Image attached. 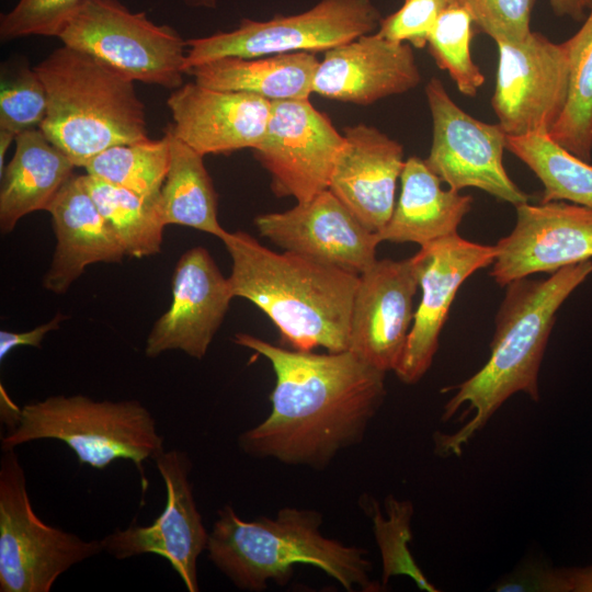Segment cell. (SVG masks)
Segmentation results:
<instances>
[{"label": "cell", "instance_id": "obj_1", "mask_svg": "<svg viewBox=\"0 0 592 592\" xmlns=\"http://www.w3.org/2000/svg\"><path fill=\"white\" fill-rule=\"evenodd\" d=\"M234 342L265 357L275 374L272 410L238 439L247 455L326 468L360 443L386 397V373L350 350H288L248 333Z\"/></svg>", "mask_w": 592, "mask_h": 592}, {"label": "cell", "instance_id": "obj_2", "mask_svg": "<svg viewBox=\"0 0 592 592\" xmlns=\"http://www.w3.org/2000/svg\"><path fill=\"white\" fill-rule=\"evenodd\" d=\"M590 273L592 261L588 260L565 266L546 280L523 277L506 285L489 360L462 384L444 389L455 394L444 406L442 422L464 406L458 422L471 418L454 433H434L439 456L462 455L463 447L512 395L525 392L532 400H539L538 372L556 312Z\"/></svg>", "mask_w": 592, "mask_h": 592}, {"label": "cell", "instance_id": "obj_3", "mask_svg": "<svg viewBox=\"0 0 592 592\" xmlns=\"http://www.w3.org/2000/svg\"><path fill=\"white\" fill-rule=\"evenodd\" d=\"M220 240L231 259L234 296L262 310L283 342L298 351L349 349L360 275L294 252H275L246 231H227Z\"/></svg>", "mask_w": 592, "mask_h": 592}, {"label": "cell", "instance_id": "obj_4", "mask_svg": "<svg viewBox=\"0 0 592 592\" xmlns=\"http://www.w3.org/2000/svg\"><path fill=\"white\" fill-rule=\"evenodd\" d=\"M217 515L208 535V558L240 590L260 592L270 581L284 585L298 563L321 569L348 591L380 590L371 579L367 553L326 537L318 511L283 508L274 517L246 521L225 505Z\"/></svg>", "mask_w": 592, "mask_h": 592}, {"label": "cell", "instance_id": "obj_5", "mask_svg": "<svg viewBox=\"0 0 592 592\" xmlns=\"http://www.w3.org/2000/svg\"><path fill=\"white\" fill-rule=\"evenodd\" d=\"M34 69L48 101L39 129L76 167L110 147L149 139L135 81L115 68L64 45Z\"/></svg>", "mask_w": 592, "mask_h": 592}, {"label": "cell", "instance_id": "obj_6", "mask_svg": "<svg viewBox=\"0 0 592 592\" xmlns=\"http://www.w3.org/2000/svg\"><path fill=\"white\" fill-rule=\"evenodd\" d=\"M0 389L5 426L2 452L36 440H58L73 451L80 464L96 469L116 459L132 460L146 490L144 462L155 460L164 449L156 420L141 402L56 395L19 408L2 386Z\"/></svg>", "mask_w": 592, "mask_h": 592}, {"label": "cell", "instance_id": "obj_7", "mask_svg": "<svg viewBox=\"0 0 592 592\" xmlns=\"http://www.w3.org/2000/svg\"><path fill=\"white\" fill-rule=\"evenodd\" d=\"M57 37L133 81L172 90L183 84L186 41L118 0H84Z\"/></svg>", "mask_w": 592, "mask_h": 592}, {"label": "cell", "instance_id": "obj_8", "mask_svg": "<svg viewBox=\"0 0 592 592\" xmlns=\"http://www.w3.org/2000/svg\"><path fill=\"white\" fill-rule=\"evenodd\" d=\"M103 551L34 512L14 449L0 459V592H49L59 576Z\"/></svg>", "mask_w": 592, "mask_h": 592}, {"label": "cell", "instance_id": "obj_9", "mask_svg": "<svg viewBox=\"0 0 592 592\" xmlns=\"http://www.w3.org/2000/svg\"><path fill=\"white\" fill-rule=\"evenodd\" d=\"M380 21L371 0H321L299 14L275 15L267 21L242 19L232 31L186 41L185 75L200 64L221 57L327 52L373 33Z\"/></svg>", "mask_w": 592, "mask_h": 592}, {"label": "cell", "instance_id": "obj_10", "mask_svg": "<svg viewBox=\"0 0 592 592\" xmlns=\"http://www.w3.org/2000/svg\"><path fill=\"white\" fill-rule=\"evenodd\" d=\"M425 95L433 122L430 170L449 189L476 187L515 207L528 195L503 167L506 134L499 124L481 122L459 107L439 78H431Z\"/></svg>", "mask_w": 592, "mask_h": 592}, {"label": "cell", "instance_id": "obj_11", "mask_svg": "<svg viewBox=\"0 0 592 592\" xmlns=\"http://www.w3.org/2000/svg\"><path fill=\"white\" fill-rule=\"evenodd\" d=\"M499 59L491 106L508 136L549 134L569 94L563 43L538 32L519 42H497Z\"/></svg>", "mask_w": 592, "mask_h": 592}, {"label": "cell", "instance_id": "obj_12", "mask_svg": "<svg viewBox=\"0 0 592 592\" xmlns=\"http://www.w3.org/2000/svg\"><path fill=\"white\" fill-rule=\"evenodd\" d=\"M343 143L309 100H282L271 102L266 132L253 152L271 174L276 196L306 202L329 189Z\"/></svg>", "mask_w": 592, "mask_h": 592}, {"label": "cell", "instance_id": "obj_13", "mask_svg": "<svg viewBox=\"0 0 592 592\" xmlns=\"http://www.w3.org/2000/svg\"><path fill=\"white\" fill-rule=\"evenodd\" d=\"M167 490L166 506L147 526L116 528L101 539L103 551L118 560L144 554L166 558L189 592H197V559L206 549L208 535L197 510L186 453L172 449L155 459Z\"/></svg>", "mask_w": 592, "mask_h": 592}, {"label": "cell", "instance_id": "obj_14", "mask_svg": "<svg viewBox=\"0 0 592 592\" xmlns=\"http://www.w3.org/2000/svg\"><path fill=\"white\" fill-rule=\"evenodd\" d=\"M494 258V246L471 242L458 234L421 246L411 258L422 295L395 369L402 383L415 384L429 371L457 291L471 274L492 264Z\"/></svg>", "mask_w": 592, "mask_h": 592}, {"label": "cell", "instance_id": "obj_15", "mask_svg": "<svg viewBox=\"0 0 592 592\" xmlns=\"http://www.w3.org/2000/svg\"><path fill=\"white\" fill-rule=\"evenodd\" d=\"M515 208L513 230L494 246L490 274L500 286L592 259V208L565 201Z\"/></svg>", "mask_w": 592, "mask_h": 592}, {"label": "cell", "instance_id": "obj_16", "mask_svg": "<svg viewBox=\"0 0 592 592\" xmlns=\"http://www.w3.org/2000/svg\"><path fill=\"white\" fill-rule=\"evenodd\" d=\"M254 224L284 251L357 275L376 262L382 242L329 189L285 212L259 215Z\"/></svg>", "mask_w": 592, "mask_h": 592}, {"label": "cell", "instance_id": "obj_17", "mask_svg": "<svg viewBox=\"0 0 592 592\" xmlns=\"http://www.w3.org/2000/svg\"><path fill=\"white\" fill-rule=\"evenodd\" d=\"M234 298L229 278L205 248L185 251L174 269L170 307L153 323L145 355L153 358L178 350L202 360Z\"/></svg>", "mask_w": 592, "mask_h": 592}, {"label": "cell", "instance_id": "obj_18", "mask_svg": "<svg viewBox=\"0 0 592 592\" xmlns=\"http://www.w3.org/2000/svg\"><path fill=\"white\" fill-rule=\"evenodd\" d=\"M418 287L411 258L376 260L360 274L348 350L385 373L395 372L413 322Z\"/></svg>", "mask_w": 592, "mask_h": 592}, {"label": "cell", "instance_id": "obj_19", "mask_svg": "<svg viewBox=\"0 0 592 592\" xmlns=\"http://www.w3.org/2000/svg\"><path fill=\"white\" fill-rule=\"evenodd\" d=\"M168 128L202 156L253 149L263 138L271 101L254 94L183 83L167 100Z\"/></svg>", "mask_w": 592, "mask_h": 592}, {"label": "cell", "instance_id": "obj_20", "mask_svg": "<svg viewBox=\"0 0 592 592\" xmlns=\"http://www.w3.org/2000/svg\"><path fill=\"white\" fill-rule=\"evenodd\" d=\"M421 79L411 45L389 41L376 32L327 50L316 70L312 93L368 105L402 94Z\"/></svg>", "mask_w": 592, "mask_h": 592}, {"label": "cell", "instance_id": "obj_21", "mask_svg": "<svg viewBox=\"0 0 592 592\" xmlns=\"http://www.w3.org/2000/svg\"><path fill=\"white\" fill-rule=\"evenodd\" d=\"M329 190L371 231L379 232L395 208L405 161L403 147L365 124L346 126Z\"/></svg>", "mask_w": 592, "mask_h": 592}, {"label": "cell", "instance_id": "obj_22", "mask_svg": "<svg viewBox=\"0 0 592 592\" xmlns=\"http://www.w3.org/2000/svg\"><path fill=\"white\" fill-rule=\"evenodd\" d=\"M47 212L52 216L56 247L43 277L44 287L64 294L86 267L94 263H119L125 249L88 192L82 174H73Z\"/></svg>", "mask_w": 592, "mask_h": 592}, {"label": "cell", "instance_id": "obj_23", "mask_svg": "<svg viewBox=\"0 0 592 592\" xmlns=\"http://www.w3.org/2000/svg\"><path fill=\"white\" fill-rule=\"evenodd\" d=\"M400 182L399 200L388 223L377 232L380 241L421 247L457 234L471 209L470 195L442 189V180L417 156L405 161Z\"/></svg>", "mask_w": 592, "mask_h": 592}, {"label": "cell", "instance_id": "obj_24", "mask_svg": "<svg viewBox=\"0 0 592 592\" xmlns=\"http://www.w3.org/2000/svg\"><path fill=\"white\" fill-rule=\"evenodd\" d=\"M14 141V155L0 173L3 235L11 232L24 216L47 210L76 167L39 128L18 135Z\"/></svg>", "mask_w": 592, "mask_h": 592}, {"label": "cell", "instance_id": "obj_25", "mask_svg": "<svg viewBox=\"0 0 592 592\" xmlns=\"http://www.w3.org/2000/svg\"><path fill=\"white\" fill-rule=\"evenodd\" d=\"M318 65L315 55L306 52L255 58L230 56L200 64L186 75L210 89L244 92L271 102L309 100Z\"/></svg>", "mask_w": 592, "mask_h": 592}, {"label": "cell", "instance_id": "obj_26", "mask_svg": "<svg viewBox=\"0 0 592 592\" xmlns=\"http://www.w3.org/2000/svg\"><path fill=\"white\" fill-rule=\"evenodd\" d=\"M170 166L159 195L163 223L215 236L227 232L218 220V196L201 153L167 128Z\"/></svg>", "mask_w": 592, "mask_h": 592}, {"label": "cell", "instance_id": "obj_27", "mask_svg": "<svg viewBox=\"0 0 592 592\" xmlns=\"http://www.w3.org/2000/svg\"><path fill=\"white\" fill-rule=\"evenodd\" d=\"M505 149L539 179L544 186L543 203L565 201L592 208V166L549 134L506 135Z\"/></svg>", "mask_w": 592, "mask_h": 592}, {"label": "cell", "instance_id": "obj_28", "mask_svg": "<svg viewBox=\"0 0 592 592\" xmlns=\"http://www.w3.org/2000/svg\"><path fill=\"white\" fill-rule=\"evenodd\" d=\"M83 183L99 210L117 234L126 257L145 258L159 253L166 224L158 198H146L109 184L88 173Z\"/></svg>", "mask_w": 592, "mask_h": 592}, {"label": "cell", "instance_id": "obj_29", "mask_svg": "<svg viewBox=\"0 0 592 592\" xmlns=\"http://www.w3.org/2000/svg\"><path fill=\"white\" fill-rule=\"evenodd\" d=\"M569 67V94L549 132L560 146L590 162L592 156V4L582 26L563 42Z\"/></svg>", "mask_w": 592, "mask_h": 592}, {"label": "cell", "instance_id": "obj_30", "mask_svg": "<svg viewBox=\"0 0 592 592\" xmlns=\"http://www.w3.org/2000/svg\"><path fill=\"white\" fill-rule=\"evenodd\" d=\"M168 135L158 140L110 147L84 167L86 173L146 198H158L170 166Z\"/></svg>", "mask_w": 592, "mask_h": 592}, {"label": "cell", "instance_id": "obj_31", "mask_svg": "<svg viewBox=\"0 0 592 592\" xmlns=\"http://www.w3.org/2000/svg\"><path fill=\"white\" fill-rule=\"evenodd\" d=\"M473 25L469 13L453 3L439 16L426 44L436 66L447 71L458 91L467 96H475L486 80L470 54Z\"/></svg>", "mask_w": 592, "mask_h": 592}, {"label": "cell", "instance_id": "obj_32", "mask_svg": "<svg viewBox=\"0 0 592 592\" xmlns=\"http://www.w3.org/2000/svg\"><path fill=\"white\" fill-rule=\"evenodd\" d=\"M367 509H369L374 535L382 556L383 583L386 584L395 576H407L419 589L437 592L439 589L423 574L409 549V543L412 539V503L390 494L385 500L386 516L382 514L375 501H371Z\"/></svg>", "mask_w": 592, "mask_h": 592}, {"label": "cell", "instance_id": "obj_33", "mask_svg": "<svg viewBox=\"0 0 592 592\" xmlns=\"http://www.w3.org/2000/svg\"><path fill=\"white\" fill-rule=\"evenodd\" d=\"M44 82L27 65L3 67L0 89V133L18 135L39 128L47 112Z\"/></svg>", "mask_w": 592, "mask_h": 592}, {"label": "cell", "instance_id": "obj_34", "mask_svg": "<svg viewBox=\"0 0 592 592\" xmlns=\"http://www.w3.org/2000/svg\"><path fill=\"white\" fill-rule=\"evenodd\" d=\"M84 0H19L0 18L4 42L31 35L57 37Z\"/></svg>", "mask_w": 592, "mask_h": 592}, {"label": "cell", "instance_id": "obj_35", "mask_svg": "<svg viewBox=\"0 0 592 592\" xmlns=\"http://www.w3.org/2000/svg\"><path fill=\"white\" fill-rule=\"evenodd\" d=\"M470 15L476 30L494 42H519L531 34L536 0H453Z\"/></svg>", "mask_w": 592, "mask_h": 592}, {"label": "cell", "instance_id": "obj_36", "mask_svg": "<svg viewBox=\"0 0 592 592\" xmlns=\"http://www.w3.org/2000/svg\"><path fill=\"white\" fill-rule=\"evenodd\" d=\"M453 0H405L399 10L382 19L377 33L392 42L424 48L442 12Z\"/></svg>", "mask_w": 592, "mask_h": 592}, {"label": "cell", "instance_id": "obj_37", "mask_svg": "<svg viewBox=\"0 0 592 592\" xmlns=\"http://www.w3.org/2000/svg\"><path fill=\"white\" fill-rule=\"evenodd\" d=\"M500 592H592V566L584 568H544L526 566L494 585Z\"/></svg>", "mask_w": 592, "mask_h": 592}, {"label": "cell", "instance_id": "obj_38", "mask_svg": "<svg viewBox=\"0 0 592 592\" xmlns=\"http://www.w3.org/2000/svg\"><path fill=\"white\" fill-rule=\"evenodd\" d=\"M67 317L57 312L53 319L49 321L35 327L32 330L15 332L9 330L0 331V361L2 362L7 355L18 346L30 345L34 348H42V342L45 335L50 332L58 330L61 322Z\"/></svg>", "mask_w": 592, "mask_h": 592}, {"label": "cell", "instance_id": "obj_39", "mask_svg": "<svg viewBox=\"0 0 592 592\" xmlns=\"http://www.w3.org/2000/svg\"><path fill=\"white\" fill-rule=\"evenodd\" d=\"M549 4L557 16H570L576 21H581L585 10L590 9L592 0H549Z\"/></svg>", "mask_w": 592, "mask_h": 592}, {"label": "cell", "instance_id": "obj_40", "mask_svg": "<svg viewBox=\"0 0 592 592\" xmlns=\"http://www.w3.org/2000/svg\"><path fill=\"white\" fill-rule=\"evenodd\" d=\"M185 5L193 8H206L214 9L217 5L218 0H180Z\"/></svg>", "mask_w": 592, "mask_h": 592}]
</instances>
